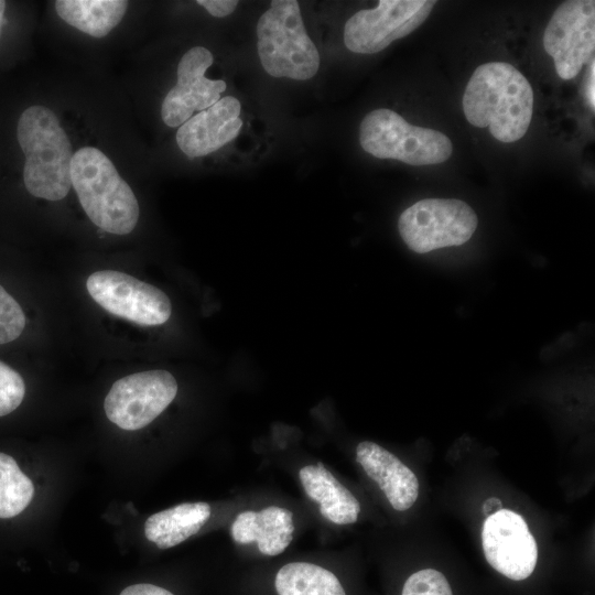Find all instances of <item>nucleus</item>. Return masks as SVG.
<instances>
[{
	"instance_id": "obj_1",
	"label": "nucleus",
	"mask_w": 595,
	"mask_h": 595,
	"mask_svg": "<svg viewBox=\"0 0 595 595\" xmlns=\"http://www.w3.org/2000/svg\"><path fill=\"white\" fill-rule=\"evenodd\" d=\"M467 121L488 128L498 141L520 140L531 122L533 91L528 79L515 66L490 62L478 66L463 95Z\"/></svg>"
},
{
	"instance_id": "obj_2",
	"label": "nucleus",
	"mask_w": 595,
	"mask_h": 595,
	"mask_svg": "<svg viewBox=\"0 0 595 595\" xmlns=\"http://www.w3.org/2000/svg\"><path fill=\"white\" fill-rule=\"evenodd\" d=\"M17 138L25 155L23 182L28 192L47 201L63 199L69 192L72 143L55 112L42 105L20 116Z\"/></svg>"
},
{
	"instance_id": "obj_3",
	"label": "nucleus",
	"mask_w": 595,
	"mask_h": 595,
	"mask_svg": "<svg viewBox=\"0 0 595 595\" xmlns=\"http://www.w3.org/2000/svg\"><path fill=\"white\" fill-rule=\"evenodd\" d=\"M71 181L88 218L113 235L130 234L139 219V204L110 159L95 147L78 149L72 159Z\"/></svg>"
},
{
	"instance_id": "obj_4",
	"label": "nucleus",
	"mask_w": 595,
	"mask_h": 595,
	"mask_svg": "<svg viewBox=\"0 0 595 595\" xmlns=\"http://www.w3.org/2000/svg\"><path fill=\"white\" fill-rule=\"evenodd\" d=\"M258 55L273 77L307 80L320 68L318 51L306 33L296 0H273L257 22Z\"/></svg>"
},
{
	"instance_id": "obj_5",
	"label": "nucleus",
	"mask_w": 595,
	"mask_h": 595,
	"mask_svg": "<svg viewBox=\"0 0 595 595\" xmlns=\"http://www.w3.org/2000/svg\"><path fill=\"white\" fill-rule=\"evenodd\" d=\"M359 142L367 153L378 159H393L415 166L443 163L453 151L444 133L412 126L386 108L365 116L359 127Z\"/></svg>"
},
{
	"instance_id": "obj_6",
	"label": "nucleus",
	"mask_w": 595,
	"mask_h": 595,
	"mask_svg": "<svg viewBox=\"0 0 595 595\" xmlns=\"http://www.w3.org/2000/svg\"><path fill=\"white\" fill-rule=\"evenodd\" d=\"M473 208L456 198H425L402 212L398 229L405 245L414 252L461 246L477 228Z\"/></svg>"
},
{
	"instance_id": "obj_7",
	"label": "nucleus",
	"mask_w": 595,
	"mask_h": 595,
	"mask_svg": "<svg viewBox=\"0 0 595 595\" xmlns=\"http://www.w3.org/2000/svg\"><path fill=\"white\" fill-rule=\"evenodd\" d=\"M435 3L432 0H380L375 9L360 10L347 20L344 43L358 54L380 52L418 29Z\"/></svg>"
},
{
	"instance_id": "obj_8",
	"label": "nucleus",
	"mask_w": 595,
	"mask_h": 595,
	"mask_svg": "<svg viewBox=\"0 0 595 595\" xmlns=\"http://www.w3.org/2000/svg\"><path fill=\"white\" fill-rule=\"evenodd\" d=\"M177 382L166 370H148L118 379L104 402L108 420L122 430L150 424L174 400Z\"/></svg>"
},
{
	"instance_id": "obj_9",
	"label": "nucleus",
	"mask_w": 595,
	"mask_h": 595,
	"mask_svg": "<svg viewBox=\"0 0 595 595\" xmlns=\"http://www.w3.org/2000/svg\"><path fill=\"white\" fill-rule=\"evenodd\" d=\"M86 288L104 310L139 325H161L172 313L163 291L120 271H96L88 277Z\"/></svg>"
},
{
	"instance_id": "obj_10",
	"label": "nucleus",
	"mask_w": 595,
	"mask_h": 595,
	"mask_svg": "<svg viewBox=\"0 0 595 595\" xmlns=\"http://www.w3.org/2000/svg\"><path fill=\"white\" fill-rule=\"evenodd\" d=\"M543 46L562 79L574 78L595 51V1L569 0L552 14Z\"/></svg>"
},
{
	"instance_id": "obj_11",
	"label": "nucleus",
	"mask_w": 595,
	"mask_h": 595,
	"mask_svg": "<svg viewBox=\"0 0 595 595\" xmlns=\"http://www.w3.org/2000/svg\"><path fill=\"white\" fill-rule=\"evenodd\" d=\"M482 542L486 561L505 577L523 581L534 572L538 544L519 513L501 508L486 517Z\"/></svg>"
},
{
	"instance_id": "obj_12",
	"label": "nucleus",
	"mask_w": 595,
	"mask_h": 595,
	"mask_svg": "<svg viewBox=\"0 0 595 595\" xmlns=\"http://www.w3.org/2000/svg\"><path fill=\"white\" fill-rule=\"evenodd\" d=\"M213 61L210 51L203 46L192 47L181 57L177 82L165 95L161 107V117L166 126L181 127L194 111H203L220 99L226 83L205 76Z\"/></svg>"
},
{
	"instance_id": "obj_13",
	"label": "nucleus",
	"mask_w": 595,
	"mask_h": 595,
	"mask_svg": "<svg viewBox=\"0 0 595 595\" xmlns=\"http://www.w3.org/2000/svg\"><path fill=\"white\" fill-rule=\"evenodd\" d=\"M240 112L241 105L236 97L220 98L178 128L176 132L178 148L191 159L217 151L239 134L242 127Z\"/></svg>"
},
{
	"instance_id": "obj_14",
	"label": "nucleus",
	"mask_w": 595,
	"mask_h": 595,
	"mask_svg": "<svg viewBox=\"0 0 595 595\" xmlns=\"http://www.w3.org/2000/svg\"><path fill=\"white\" fill-rule=\"evenodd\" d=\"M356 461L383 491L394 510L404 511L414 505L419 496L418 477L394 454L374 442L364 441L356 447Z\"/></svg>"
},
{
	"instance_id": "obj_15",
	"label": "nucleus",
	"mask_w": 595,
	"mask_h": 595,
	"mask_svg": "<svg viewBox=\"0 0 595 595\" xmlns=\"http://www.w3.org/2000/svg\"><path fill=\"white\" fill-rule=\"evenodd\" d=\"M292 512L277 506L260 511L240 512L234 520L230 533L235 542H257L259 551L269 556L282 553L293 539Z\"/></svg>"
},
{
	"instance_id": "obj_16",
	"label": "nucleus",
	"mask_w": 595,
	"mask_h": 595,
	"mask_svg": "<svg viewBox=\"0 0 595 595\" xmlns=\"http://www.w3.org/2000/svg\"><path fill=\"white\" fill-rule=\"evenodd\" d=\"M212 513L204 501L183 502L150 516L144 523L145 538L159 549H169L196 534Z\"/></svg>"
},
{
	"instance_id": "obj_17",
	"label": "nucleus",
	"mask_w": 595,
	"mask_h": 595,
	"mask_svg": "<svg viewBox=\"0 0 595 595\" xmlns=\"http://www.w3.org/2000/svg\"><path fill=\"white\" fill-rule=\"evenodd\" d=\"M123 0H57L55 10L67 24L94 37H104L122 20Z\"/></svg>"
},
{
	"instance_id": "obj_18",
	"label": "nucleus",
	"mask_w": 595,
	"mask_h": 595,
	"mask_svg": "<svg viewBox=\"0 0 595 595\" xmlns=\"http://www.w3.org/2000/svg\"><path fill=\"white\" fill-rule=\"evenodd\" d=\"M278 595H346L337 576L327 569L309 562H291L275 574Z\"/></svg>"
},
{
	"instance_id": "obj_19",
	"label": "nucleus",
	"mask_w": 595,
	"mask_h": 595,
	"mask_svg": "<svg viewBox=\"0 0 595 595\" xmlns=\"http://www.w3.org/2000/svg\"><path fill=\"white\" fill-rule=\"evenodd\" d=\"M34 496L32 480L13 457L0 453V519L20 515Z\"/></svg>"
},
{
	"instance_id": "obj_20",
	"label": "nucleus",
	"mask_w": 595,
	"mask_h": 595,
	"mask_svg": "<svg viewBox=\"0 0 595 595\" xmlns=\"http://www.w3.org/2000/svg\"><path fill=\"white\" fill-rule=\"evenodd\" d=\"M316 469L322 484V516L336 524L355 523L360 512L359 501L322 463L317 464Z\"/></svg>"
},
{
	"instance_id": "obj_21",
	"label": "nucleus",
	"mask_w": 595,
	"mask_h": 595,
	"mask_svg": "<svg viewBox=\"0 0 595 595\" xmlns=\"http://www.w3.org/2000/svg\"><path fill=\"white\" fill-rule=\"evenodd\" d=\"M401 595H453L446 576L434 569L412 573L404 582Z\"/></svg>"
},
{
	"instance_id": "obj_22",
	"label": "nucleus",
	"mask_w": 595,
	"mask_h": 595,
	"mask_svg": "<svg viewBox=\"0 0 595 595\" xmlns=\"http://www.w3.org/2000/svg\"><path fill=\"white\" fill-rule=\"evenodd\" d=\"M25 327L20 304L0 285V344L17 339Z\"/></svg>"
},
{
	"instance_id": "obj_23",
	"label": "nucleus",
	"mask_w": 595,
	"mask_h": 595,
	"mask_svg": "<svg viewBox=\"0 0 595 595\" xmlns=\"http://www.w3.org/2000/svg\"><path fill=\"white\" fill-rule=\"evenodd\" d=\"M24 394L25 385L21 375L0 360V416L14 411Z\"/></svg>"
},
{
	"instance_id": "obj_24",
	"label": "nucleus",
	"mask_w": 595,
	"mask_h": 595,
	"mask_svg": "<svg viewBox=\"0 0 595 595\" xmlns=\"http://www.w3.org/2000/svg\"><path fill=\"white\" fill-rule=\"evenodd\" d=\"M197 4L206 9V11L216 18L229 15L237 8L236 0H198Z\"/></svg>"
},
{
	"instance_id": "obj_25",
	"label": "nucleus",
	"mask_w": 595,
	"mask_h": 595,
	"mask_svg": "<svg viewBox=\"0 0 595 595\" xmlns=\"http://www.w3.org/2000/svg\"><path fill=\"white\" fill-rule=\"evenodd\" d=\"M120 595H174L166 588L148 584V583H140V584H133L128 587H126Z\"/></svg>"
},
{
	"instance_id": "obj_26",
	"label": "nucleus",
	"mask_w": 595,
	"mask_h": 595,
	"mask_svg": "<svg viewBox=\"0 0 595 595\" xmlns=\"http://www.w3.org/2000/svg\"><path fill=\"white\" fill-rule=\"evenodd\" d=\"M595 64L594 58L591 60V65L587 71L586 85H585V96L588 101V105L594 110L595 108Z\"/></svg>"
},
{
	"instance_id": "obj_27",
	"label": "nucleus",
	"mask_w": 595,
	"mask_h": 595,
	"mask_svg": "<svg viewBox=\"0 0 595 595\" xmlns=\"http://www.w3.org/2000/svg\"><path fill=\"white\" fill-rule=\"evenodd\" d=\"M502 508L501 500L497 497L488 498L483 505V512L486 517H489L496 513Z\"/></svg>"
},
{
	"instance_id": "obj_28",
	"label": "nucleus",
	"mask_w": 595,
	"mask_h": 595,
	"mask_svg": "<svg viewBox=\"0 0 595 595\" xmlns=\"http://www.w3.org/2000/svg\"><path fill=\"white\" fill-rule=\"evenodd\" d=\"M4 10H6V1L0 0V35H1V29L4 22Z\"/></svg>"
}]
</instances>
